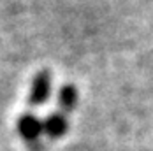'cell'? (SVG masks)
Segmentation results:
<instances>
[{"label":"cell","mask_w":153,"mask_h":151,"mask_svg":"<svg viewBox=\"0 0 153 151\" xmlns=\"http://www.w3.org/2000/svg\"><path fill=\"white\" fill-rule=\"evenodd\" d=\"M51 90V76L49 72H39L35 76L32 83V93H30V102L33 106H41L48 97Z\"/></svg>","instance_id":"1"},{"label":"cell","mask_w":153,"mask_h":151,"mask_svg":"<svg viewBox=\"0 0 153 151\" xmlns=\"http://www.w3.org/2000/svg\"><path fill=\"white\" fill-rule=\"evenodd\" d=\"M67 128V123L62 116H51L49 120L46 121V132L49 135H62Z\"/></svg>","instance_id":"4"},{"label":"cell","mask_w":153,"mask_h":151,"mask_svg":"<svg viewBox=\"0 0 153 151\" xmlns=\"http://www.w3.org/2000/svg\"><path fill=\"white\" fill-rule=\"evenodd\" d=\"M18 128H19L21 135L27 137V139H33V137L41 132L39 121L35 120V118H32V116H23L19 120V123H18Z\"/></svg>","instance_id":"2"},{"label":"cell","mask_w":153,"mask_h":151,"mask_svg":"<svg viewBox=\"0 0 153 151\" xmlns=\"http://www.w3.org/2000/svg\"><path fill=\"white\" fill-rule=\"evenodd\" d=\"M76 98H77V93H76V88L74 86H63L60 90V95H58V100H60V104L65 109H72V107L76 106Z\"/></svg>","instance_id":"3"}]
</instances>
